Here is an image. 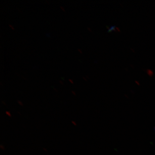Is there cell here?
Instances as JSON below:
<instances>
[{"label":"cell","instance_id":"1","mask_svg":"<svg viewBox=\"0 0 155 155\" xmlns=\"http://www.w3.org/2000/svg\"><path fill=\"white\" fill-rule=\"evenodd\" d=\"M147 72L148 75L150 76H152L153 75V72L152 70H150V69H147Z\"/></svg>","mask_w":155,"mask_h":155},{"label":"cell","instance_id":"2","mask_svg":"<svg viewBox=\"0 0 155 155\" xmlns=\"http://www.w3.org/2000/svg\"><path fill=\"white\" fill-rule=\"evenodd\" d=\"M6 114H7V115H8V116H11V115H10V113L8 112H6Z\"/></svg>","mask_w":155,"mask_h":155}]
</instances>
